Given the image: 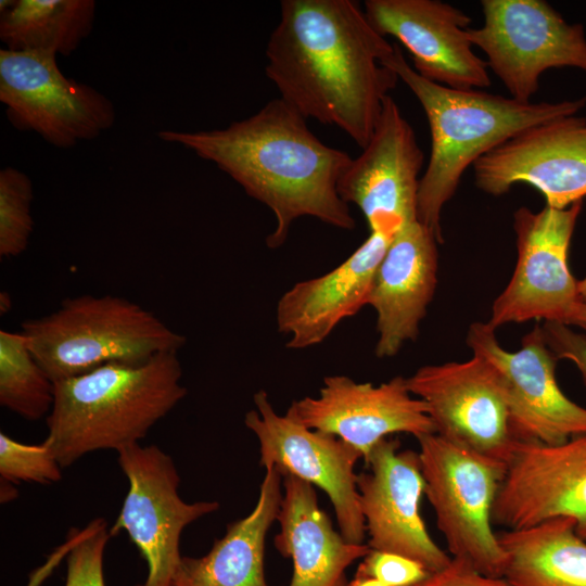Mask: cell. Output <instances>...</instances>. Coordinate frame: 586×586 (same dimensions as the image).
<instances>
[{
    "label": "cell",
    "mask_w": 586,
    "mask_h": 586,
    "mask_svg": "<svg viewBox=\"0 0 586 586\" xmlns=\"http://www.w3.org/2000/svg\"><path fill=\"white\" fill-rule=\"evenodd\" d=\"M394 43L353 0H283L266 46V76L306 119L370 141L399 78L382 61Z\"/></svg>",
    "instance_id": "cell-1"
},
{
    "label": "cell",
    "mask_w": 586,
    "mask_h": 586,
    "mask_svg": "<svg viewBox=\"0 0 586 586\" xmlns=\"http://www.w3.org/2000/svg\"><path fill=\"white\" fill-rule=\"evenodd\" d=\"M158 137L214 163L276 218L266 244L278 249L300 217L353 230L355 219L337 192L352 162L342 150L324 144L306 118L283 99H272L257 113L222 129L162 130Z\"/></svg>",
    "instance_id": "cell-2"
},
{
    "label": "cell",
    "mask_w": 586,
    "mask_h": 586,
    "mask_svg": "<svg viewBox=\"0 0 586 586\" xmlns=\"http://www.w3.org/2000/svg\"><path fill=\"white\" fill-rule=\"evenodd\" d=\"M420 102L430 127L431 151L418 195V220L443 242L441 215L466 169L486 153L535 125L575 115L586 94L560 102H520L479 89L449 88L421 77L403 50L382 61Z\"/></svg>",
    "instance_id": "cell-3"
},
{
    "label": "cell",
    "mask_w": 586,
    "mask_h": 586,
    "mask_svg": "<svg viewBox=\"0 0 586 586\" xmlns=\"http://www.w3.org/2000/svg\"><path fill=\"white\" fill-rule=\"evenodd\" d=\"M181 378L178 352L173 351L142 364H109L54 382L46 441L61 467L89 453L139 444L187 395Z\"/></svg>",
    "instance_id": "cell-4"
},
{
    "label": "cell",
    "mask_w": 586,
    "mask_h": 586,
    "mask_svg": "<svg viewBox=\"0 0 586 586\" xmlns=\"http://www.w3.org/2000/svg\"><path fill=\"white\" fill-rule=\"evenodd\" d=\"M22 332L53 382L109 364H142L186 343L151 310L109 294L65 298L55 311L25 320Z\"/></svg>",
    "instance_id": "cell-5"
},
{
    "label": "cell",
    "mask_w": 586,
    "mask_h": 586,
    "mask_svg": "<svg viewBox=\"0 0 586 586\" xmlns=\"http://www.w3.org/2000/svg\"><path fill=\"white\" fill-rule=\"evenodd\" d=\"M428 497L450 557L482 574L502 577L507 555L493 531V507L507 463L436 433L417 438Z\"/></svg>",
    "instance_id": "cell-6"
},
{
    "label": "cell",
    "mask_w": 586,
    "mask_h": 586,
    "mask_svg": "<svg viewBox=\"0 0 586 586\" xmlns=\"http://www.w3.org/2000/svg\"><path fill=\"white\" fill-rule=\"evenodd\" d=\"M481 5L484 23L467 29L469 39L512 99L532 102L549 68L586 72L584 26L568 23L547 1L483 0Z\"/></svg>",
    "instance_id": "cell-7"
},
{
    "label": "cell",
    "mask_w": 586,
    "mask_h": 586,
    "mask_svg": "<svg viewBox=\"0 0 586 586\" xmlns=\"http://www.w3.org/2000/svg\"><path fill=\"white\" fill-rule=\"evenodd\" d=\"M0 102L15 128L62 149L99 137L116 119L107 97L66 77L47 53L0 50Z\"/></svg>",
    "instance_id": "cell-8"
},
{
    "label": "cell",
    "mask_w": 586,
    "mask_h": 586,
    "mask_svg": "<svg viewBox=\"0 0 586 586\" xmlns=\"http://www.w3.org/2000/svg\"><path fill=\"white\" fill-rule=\"evenodd\" d=\"M129 488L111 537L126 532L148 564L137 586H173L181 562L180 537L186 526L219 509L218 501H184L180 476L169 455L155 445L136 444L117 451Z\"/></svg>",
    "instance_id": "cell-9"
},
{
    "label": "cell",
    "mask_w": 586,
    "mask_h": 586,
    "mask_svg": "<svg viewBox=\"0 0 586 586\" xmlns=\"http://www.w3.org/2000/svg\"><path fill=\"white\" fill-rule=\"evenodd\" d=\"M255 409L244 423L258 440L259 464L276 467L322 489L329 497L341 535L362 544L365 520L359 506L355 466L362 455L341 438L304 425L291 410L284 416L272 407L267 392L255 393Z\"/></svg>",
    "instance_id": "cell-10"
},
{
    "label": "cell",
    "mask_w": 586,
    "mask_h": 586,
    "mask_svg": "<svg viewBox=\"0 0 586 586\" xmlns=\"http://www.w3.org/2000/svg\"><path fill=\"white\" fill-rule=\"evenodd\" d=\"M583 201L568 208L520 207L513 215L518 258L513 275L492 306L488 324L532 319L564 323L579 301L568 253Z\"/></svg>",
    "instance_id": "cell-11"
},
{
    "label": "cell",
    "mask_w": 586,
    "mask_h": 586,
    "mask_svg": "<svg viewBox=\"0 0 586 586\" xmlns=\"http://www.w3.org/2000/svg\"><path fill=\"white\" fill-rule=\"evenodd\" d=\"M406 382L425 403L436 434L508 462L517 440L504 381L489 361L473 354L466 361L428 365Z\"/></svg>",
    "instance_id": "cell-12"
},
{
    "label": "cell",
    "mask_w": 586,
    "mask_h": 586,
    "mask_svg": "<svg viewBox=\"0 0 586 586\" xmlns=\"http://www.w3.org/2000/svg\"><path fill=\"white\" fill-rule=\"evenodd\" d=\"M467 344L499 372L517 441L558 445L586 434V408L568 398L559 387L557 358L542 327H535L522 339L520 349L508 352L500 346L493 327L475 322L469 328Z\"/></svg>",
    "instance_id": "cell-13"
},
{
    "label": "cell",
    "mask_w": 586,
    "mask_h": 586,
    "mask_svg": "<svg viewBox=\"0 0 586 586\" xmlns=\"http://www.w3.org/2000/svg\"><path fill=\"white\" fill-rule=\"evenodd\" d=\"M361 150L339 179L337 192L346 204L359 208L370 232L395 237L418 220L424 155L391 95L384 100L372 137Z\"/></svg>",
    "instance_id": "cell-14"
},
{
    "label": "cell",
    "mask_w": 586,
    "mask_h": 586,
    "mask_svg": "<svg viewBox=\"0 0 586 586\" xmlns=\"http://www.w3.org/2000/svg\"><path fill=\"white\" fill-rule=\"evenodd\" d=\"M475 186L499 196L527 183L546 205L564 209L586 198V118H555L530 127L473 164Z\"/></svg>",
    "instance_id": "cell-15"
},
{
    "label": "cell",
    "mask_w": 586,
    "mask_h": 586,
    "mask_svg": "<svg viewBox=\"0 0 586 586\" xmlns=\"http://www.w3.org/2000/svg\"><path fill=\"white\" fill-rule=\"evenodd\" d=\"M365 464L357 489L369 547L411 558L430 573L444 569L451 557L432 539L420 514L425 482L419 453L400 449L398 440L386 437Z\"/></svg>",
    "instance_id": "cell-16"
},
{
    "label": "cell",
    "mask_w": 586,
    "mask_h": 586,
    "mask_svg": "<svg viewBox=\"0 0 586 586\" xmlns=\"http://www.w3.org/2000/svg\"><path fill=\"white\" fill-rule=\"evenodd\" d=\"M492 518L508 530L569 518L586 540V434L558 445L515 441Z\"/></svg>",
    "instance_id": "cell-17"
},
{
    "label": "cell",
    "mask_w": 586,
    "mask_h": 586,
    "mask_svg": "<svg viewBox=\"0 0 586 586\" xmlns=\"http://www.w3.org/2000/svg\"><path fill=\"white\" fill-rule=\"evenodd\" d=\"M289 410L307 428L355 447L364 461L388 435L407 433L419 438L436 433L425 403L411 394L406 378L399 375L380 385L330 375L318 396L294 400Z\"/></svg>",
    "instance_id": "cell-18"
},
{
    "label": "cell",
    "mask_w": 586,
    "mask_h": 586,
    "mask_svg": "<svg viewBox=\"0 0 586 586\" xmlns=\"http://www.w3.org/2000/svg\"><path fill=\"white\" fill-rule=\"evenodd\" d=\"M365 13L382 36L396 38L423 78L460 90L491 86L485 60L473 51L471 17L438 0H367Z\"/></svg>",
    "instance_id": "cell-19"
},
{
    "label": "cell",
    "mask_w": 586,
    "mask_h": 586,
    "mask_svg": "<svg viewBox=\"0 0 586 586\" xmlns=\"http://www.w3.org/2000/svg\"><path fill=\"white\" fill-rule=\"evenodd\" d=\"M394 237L370 232L343 263L331 271L295 283L277 304L285 346L304 349L322 343L337 324L368 304L375 272Z\"/></svg>",
    "instance_id": "cell-20"
},
{
    "label": "cell",
    "mask_w": 586,
    "mask_h": 586,
    "mask_svg": "<svg viewBox=\"0 0 586 586\" xmlns=\"http://www.w3.org/2000/svg\"><path fill=\"white\" fill-rule=\"evenodd\" d=\"M437 243L419 220L405 226L392 240L367 304L377 313L378 357L395 356L418 336L436 286Z\"/></svg>",
    "instance_id": "cell-21"
},
{
    "label": "cell",
    "mask_w": 586,
    "mask_h": 586,
    "mask_svg": "<svg viewBox=\"0 0 586 586\" xmlns=\"http://www.w3.org/2000/svg\"><path fill=\"white\" fill-rule=\"evenodd\" d=\"M277 521L275 546L293 562L289 586H346L347 569L371 550L336 532L319 507L315 487L294 475H283Z\"/></svg>",
    "instance_id": "cell-22"
},
{
    "label": "cell",
    "mask_w": 586,
    "mask_h": 586,
    "mask_svg": "<svg viewBox=\"0 0 586 586\" xmlns=\"http://www.w3.org/2000/svg\"><path fill=\"white\" fill-rule=\"evenodd\" d=\"M255 507L246 517L228 524L203 557H183L173 586H269L264 558L267 533L279 512L282 474L266 468Z\"/></svg>",
    "instance_id": "cell-23"
},
{
    "label": "cell",
    "mask_w": 586,
    "mask_h": 586,
    "mask_svg": "<svg viewBox=\"0 0 586 586\" xmlns=\"http://www.w3.org/2000/svg\"><path fill=\"white\" fill-rule=\"evenodd\" d=\"M569 518L497 535L507 555L508 586H586V540Z\"/></svg>",
    "instance_id": "cell-24"
},
{
    "label": "cell",
    "mask_w": 586,
    "mask_h": 586,
    "mask_svg": "<svg viewBox=\"0 0 586 586\" xmlns=\"http://www.w3.org/2000/svg\"><path fill=\"white\" fill-rule=\"evenodd\" d=\"M93 0H1L0 40L7 50L71 55L93 27Z\"/></svg>",
    "instance_id": "cell-25"
},
{
    "label": "cell",
    "mask_w": 586,
    "mask_h": 586,
    "mask_svg": "<svg viewBox=\"0 0 586 586\" xmlns=\"http://www.w3.org/2000/svg\"><path fill=\"white\" fill-rule=\"evenodd\" d=\"M54 382L31 353L27 336L0 331V404L26 420L48 417Z\"/></svg>",
    "instance_id": "cell-26"
},
{
    "label": "cell",
    "mask_w": 586,
    "mask_h": 586,
    "mask_svg": "<svg viewBox=\"0 0 586 586\" xmlns=\"http://www.w3.org/2000/svg\"><path fill=\"white\" fill-rule=\"evenodd\" d=\"M33 183L23 171L0 170V256L15 257L28 246L34 229Z\"/></svg>",
    "instance_id": "cell-27"
},
{
    "label": "cell",
    "mask_w": 586,
    "mask_h": 586,
    "mask_svg": "<svg viewBox=\"0 0 586 586\" xmlns=\"http://www.w3.org/2000/svg\"><path fill=\"white\" fill-rule=\"evenodd\" d=\"M62 467L44 440L40 444H23L0 433V475L12 483L51 484L62 479Z\"/></svg>",
    "instance_id": "cell-28"
},
{
    "label": "cell",
    "mask_w": 586,
    "mask_h": 586,
    "mask_svg": "<svg viewBox=\"0 0 586 586\" xmlns=\"http://www.w3.org/2000/svg\"><path fill=\"white\" fill-rule=\"evenodd\" d=\"M110 537L103 519H94L82 531L73 533L65 586H105L103 558Z\"/></svg>",
    "instance_id": "cell-29"
},
{
    "label": "cell",
    "mask_w": 586,
    "mask_h": 586,
    "mask_svg": "<svg viewBox=\"0 0 586 586\" xmlns=\"http://www.w3.org/2000/svg\"><path fill=\"white\" fill-rule=\"evenodd\" d=\"M430 572L418 561L393 552L371 549L359 563L355 576L372 577L387 586H412Z\"/></svg>",
    "instance_id": "cell-30"
},
{
    "label": "cell",
    "mask_w": 586,
    "mask_h": 586,
    "mask_svg": "<svg viewBox=\"0 0 586 586\" xmlns=\"http://www.w3.org/2000/svg\"><path fill=\"white\" fill-rule=\"evenodd\" d=\"M542 328L546 343L556 358L572 361L586 384V335L557 321H545Z\"/></svg>",
    "instance_id": "cell-31"
},
{
    "label": "cell",
    "mask_w": 586,
    "mask_h": 586,
    "mask_svg": "<svg viewBox=\"0 0 586 586\" xmlns=\"http://www.w3.org/2000/svg\"><path fill=\"white\" fill-rule=\"evenodd\" d=\"M412 586H508L504 577L482 574L473 564L458 557H451L449 563L437 572Z\"/></svg>",
    "instance_id": "cell-32"
},
{
    "label": "cell",
    "mask_w": 586,
    "mask_h": 586,
    "mask_svg": "<svg viewBox=\"0 0 586 586\" xmlns=\"http://www.w3.org/2000/svg\"><path fill=\"white\" fill-rule=\"evenodd\" d=\"M564 324L566 326H578L586 330V303L578 302L569 313Z\"/></svg>",
    "instance_id": "cell-33"
},
{
    "label": "cell",
    "mask_w": 586,
    "mask_h": 586,
    "mask_svg": "<svg viewBox=\"0 0 586 586\" xmlns=\"http://www.w3.org/2000/svg\"><path fill=\"white\" fill-rule=\"evenodd\" d=\"M18 496V492L12 482L1 479L0 482V501L8 504Z\"/></svg>",
    "instance_id": "cell-34"
},
{
    "label": "cell",
    "mask_w": 586,
    "mask_h": 586,
    "mask_svg": "<svg viewBox=\"0 0 586 586\" xmlns=\"http://www.w3.org/2000/svg\"><path fill=\"white\" fill-rule=\"evenodd\" d=\"M346 586H387L379 579L372 577L355 576Z\"/></svg>",
    "instance_id": "cell-35"
},
{
    "label": "cell",
    "mask_w": 586,
    "mask_h": 586,
    "mask_svg": "<svg viewBox=\"0 0 586 586\" xmlns=\"http://www.w3.org/2000/svg\"><path fill=\"white\" fill-rule=\"evenodd\" d=\"M577 292L579 301L586 303V277L577 281Z\"/></svg>",
    "instance_id": "cell-36"
},
{
    "label": "cell",
    "mask_w": 586,
    "mask_h": 586,
    "mask_svg": "<svg viewBox=\"0 0 586 586\" xmlns=\"http://www.w3.org/2000/svg\"><path fill=\"white\" fill-rule=\"evenodd\" d=\"M10 306H11V298L10 296L8 295V293H1V297H0V309H1V313H7L9 309H10Z\"/></svg>",
    "instance_id": "cell-37"
}]
</instances>
